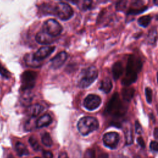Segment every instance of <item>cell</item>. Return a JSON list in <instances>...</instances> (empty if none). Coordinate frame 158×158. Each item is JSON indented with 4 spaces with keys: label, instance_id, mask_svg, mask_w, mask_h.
I'll list each match as a JSON object with an SVG mask.
<instances>
[{
    "label": "cell",
    "instance_id": "6da1fadb",
    "mask_svg": "<svg viewBox=\"0 0 158 158\" xmlns=\"http://www.w3.org/2000/svg\"><path fill=\"white\" fill-rule=\"evenodd\" d=\"M142 67V62L139 57L130 55L127 65L126 73L122 80L124 86H128L135 82L137 79V74Z\"/></svg>",
    "mask_w": 158,
    "mask_h": 158
},
{
    "label": "cell",
    "instance_id": "7a4b0ae2",
    "mask_svg": "<svg viewBox=\"0 0 158 158\" xmlns=\"http://www.w3.org/2000/svg\"><path fill=\"white\" fill-rule=\"evenodd\" d=\"M99 127L98 120L93 117H84L80 118L77 123V128L79 132L83 136L97 130Z\"/></svg>",
    "mask_w": 158,
    "mask_h": 158
},
{
    "label": "cell",
    "instance_id": "3957f363",
    "mask_svg": "<svg viewBox=\"0 0 158 158\" xmlns=\"http://www.w3.org/2000/svg\"><path fill=\"white\" fill-rule=\"evenodd\" d=\"M106 111L109 115L114 117H120L125 113L126 109L120 101L117 93H115L109 101Z\"/></svg>",
    "mask_w": 158,
    "mask_h": 158
},
{
    "label": "cell",
    "instance_id": "277c9868",
    "mask_svg": "<svg viewBox=\"0 0 158 158\" xmlns=\"http://www.w3.org/2000/svg\"><path fill=\"white\" fill-rule=\"evenodd\" d=\"M98 72L94 66H91L83 70L80 76L78 85L80 88H85L91 85L97 78Z\"/></svg>",
    "mask_w": 158,
    "mask_h": 158
},
{
    "label": "cell",
    "instance_id": "5b68a950",
    "mask_svg": "<svg viewBox=\"0 0 158 158\" xmlns=\"http://www.w3.org/2000/svg\"><path fill=\"white\" fill-rule=\"evenodd\" d=\"M37 73L34 71H25L22 75V89L23 91H28L32 89L36 82Z\"/></svg>",
    "mask_w": 158,
    "mask_h": 158
},
{
    "label": "cell",
    "instance_id": "8992f818",
    "mask_svg": "<svg viewBox=\"0 0 158 158\" xmlns=\"http://www.w3.org/2000/svg\"><path fill=\"white\" fill-rule=\"evenodd\" d=\"M55 14H56L60 19L62 20H67L72 17L73 10L68 4L59 2L55 7Z\"/></svg>",
    "mask_w": 158,
    "mask_h": 158
},
{
    "label": "cell",
    "instance_id": "52a82bcc",
    "mask_svg": "<svg viewBox=\"0 0 158 158\" xmlns=\"http://www.w3.org/2000/svg\"><path fill=\"white\" fill-rule=\"evenodd\" d=\"M43 30L51 36L56 37L61 33L62 27L57 20L54 19H49L44 22Z\"/></svg>",
    "mask_w": 158,
    "mask_h": 158
},
{
    "label": "cell",
    "instance_id": "ba28073f",
    "mask_svg": "<svg viewBox=\"0 0 158 158\" xmlns=\"http://www.w3.org/2000/svg\"><path fill=\"white\" fill-rule=\"evenodd\" d=\"M101 103V98L96 94H89L84 99L83 105L89 110H93L97 109Z\"/></svg>",
    "mask_w": 158,
    "mask_h": 158
},
{
    "label": "cell",
    "instance_id": "9c48e42d",
    "mask_svg": "<svg viewBox=\"0 0 158 158\" xmlns=\"http://www.w3.org/2000/svg\"><path fill=\"white\" fill-rule=\"evenodd\" d=\"M119 142V135L116 132H109L103 136V143L104 145L110 149H115Z\"/></svg>",
    "mask_w": 158,
    "mask_h": 158
},
{
    "label": "cell",
    "instance_id": "30bf717a",
    "mask_svg": "<svg viewBox=\"0 0 158 158\" xmlns=\"http://www.w3.org/2000/svg\"><path fill=\"white\" fill-rule=\"evenodd\" d=\"M54 49L55 46H43L40 48L34 54H33V57L36 61L40 62L48 57L54 52Z\"/></svg>",
    "mask_w": 158,
    "mask_h": 158
},
{
    "label": "cell",
    "instance_id": "8fae6325",
    "mask_svg": "<svg viewBox=\"0 0 158 158\" xmlns=\"http://www.w3.org/2000/svg\"><path fill=\"white\" fill-rule=\"evenodd\" d=\"M67 54L65 51L59 52L51 60V67L54 69L60 68L65 62Z\"/></svg>",
    "mask_w": 158,
    "mask_h": 158
},
{
    "label": "cell",
    "instance_id": "7c38bea8",
    "mask_svg": "<svg viewBox=\"0 0 158 158\" xmlns=\"http://www.w3.org/2000/svg\"><path fill=\"white\" fill-rule=\"evenodd\" d=\"M54 37L51 36L48 33L42 30L36 34L35 36V40L40 44H49L54 42Z\"/></svg>",
    "mask_w": 158,
    "mask_h": 158
},
{
    "label": "cell",
    "instance_id": "4fadbf2b",
    "mask_svg": "<svg viewBox=\"0 0 158 158\" xmlns=\"http://www.w3.org/2000/svg\"><path fill=\"white\" fill-rule=\"evenodd\" d=\"M43 110V107L38 104H35L29 106L27 109V114L31 117H36Z\"/></svg>",
    "mask_w": 158,
    "mask_h": 158
},
{
    "label": "cell",
    "instance_id": "5bb4252c",
    "mask_svg": "<svg viewBox=\"0 0 158 158\" xmlns=\"http://www.w3.org/2000/svg\"><path fill=\"white\" fill-rule=\"evenodd\" d=\"M52 122V118L49 114H46L40 117L36 121L37 128H42L49 125Z\"/></svg>",
    "mask_w": 158,
    "mask_h": 158
},
{
    "label": "cell",
    "instance_id": "9a60e30c",
    "mask_svg": "<svg viewBox=\"0 0 158 158\" xmlns=\"http://www.w3.org/2000/svg\"><path fill=\"white\" fill-rule=\"evenodd\" d=\"M123 67L120 61H117L112 66V74L115 80L118 79L123 73Z\"/></svg>",
    "mask_w": 158,
    "mask_h": 158
},
{
    "label": "cell",
    "instance_id": "2e32d148",
    "mask_svg": "<svg viewBox=\"0 0 158 158\" xmlns=\"http://www.w3.org/2000/svg\"><path fill=\"white\" fill-rule=\"evenodd\" d=\"M134 93H135L134 88L131 87H128V86L123 88L122 91V94L123 98L125 101H129L132 99V98L134 96Z\"/></svg>",
    "mask_w": 158,
    "mask_h": 158
},
{
    "label": "cell",
    "instance_id": "e0dca14e",
    "mask_svg": "<svg viewBox=\"0 0 158 158\" xmlns=\"http://www.w3.org/2000/svg\"><path fill=\"white\" fill-rule=\"evenodd\" d=\"M92 0H77L75 4L78 8L81 10H87L92 6Z\"/></svg>",
    "mask_w": 158,
    "mask_h": 158
},
{
    "label": "cell",
    "instance_id": "ac0fdd59",
    "mask_svg": "<svg viewBox=\"0 0 158 158\" xmlns=\"http://www.w3.org/2000/svg\"><path fill=\"white\" fill-rule=\"evenodd\" d=\"M112 88V83L110 79L108 78H106L101 81L99 89L103 92L106 93H108L110 91Z\"/></svg>",
    "mask_w": 158,
    "mask_h": 158
},
{
    "label": "cell",
    "instance_id": "d6986e66",
    "mask_svg": "<svg viewBox=\"0 0 158 158\" xmlns=\"http://www.w3.org/2000/svg\"><path fill=\"white\" fill-rule=\"evenodd\" d=\"M15 149L19 156H27L29 154V152L24 144L20 141H17L15 144Z\"/></svg>",
    "mask_w": 158,
    "mask_h": 158
},
{
    "label": "cell",
    "instance_id": "ffe728a7",
    "mask_svg": "<svg viewBox=\"0 0 158 158\" xmlns=\"http://www.w3.org/2000/svg\"><path fill=\"white\" fill-rule=\"evenodd\" d=\"M151 21V17L150 15H144L139 17L138 20V24L143 27H146L149 25Z\"/></svg>",
    "mask_w": 158,
    "mask_h": 158
},
{
    "label": "cell",
    "instance_id": "44dd1931",
    "mask_svg": "<svg viewBox=\"0 0 158 158\" xmlns=\"http://www.w3.org/2000/svg\"><path fill=\"white\" fill-rule=\"evenodd\" d=\"M41 141L43 144L48 147H50L52 145V138L48 133H44L41 136Z\"/></svg>",
    "mask_w": 158,
    "mask_h": 158
},
{
    "label": "cell",
    "instance_id": "7402d4cb",
    "mask_svg": "<svg viewBox=\"0 0 158 158\" xmlns=\"http://www.w3.org/2000/svg\"><path fill=\"white\" fill-rule=\"evenodd\" d=\"M128 5V0H120L116 4V9L118 11L125 10Z\"/></svg>",
    "mask_w": 158,
    "mask_h": 158
},
{
    "label": "cell",
    "instance_id": "603a6c76",
    "mask_svg": "<svg viewBox=\"0 0 158 158\" xmlns=\"http://www.w3.org/2000/svg\"><path fill=\"white\" fill-rule=\"evenodd\" d=\"M25 62L27 65L33 67H38L40 65V62H37L35 60H34L33 57V55L31 56H30L29 55L27 56V57L25 59Z\"/></svg>",
    "mask_w": 158,
    "mask_h": 158
},
{
    "label": "cell",
    "instance_id": "cb8c5ba5",
    "mask_svg": "<svg viewBox=\"0 0 158 158\" xmlns=\"http://www.w3.org/2000/svg\"><path fill=\"white\" fill-rule=\"evenodd\" d=\"M29 143L30 144L31 146L33 148V149L35 151H38L40 148V146L38 143V141H37V139H36L35 137L31 136L30 137L29 139H28Z\"/></svg>",
    "mask_w": 158,
    "mask_h": 158
},
{
    "label": "cell",
    "instance_id": "d4e9b609",
    "mask_svg": "<svg viewBox=\"0 0 158 158\" xmlns=\"http://www.w3.org/2000/svg\"><path fill=\"white\" fill-rule=\"evenodd\" d=\"M35 117H31V118L26 122L25 127L27 130H31V129L33 128V127H35V126L36 127V121L37 120H35Z\"/></svg>",
    "mask_w": 158,
    "mask_h": 158
},
{
    "label": "cell",
    "instance_id": "484cf974",
    "mask_svg": "<svg viewBox=\"0 0 158 158\" xmlns=\"http://www.w3.org/2000/svg\"><path fill=\"white\" fill-rule=\"evenodd\" d=\"M157 37V31L156 30L152 29L148 36V40L149 43H154Z\"/></svg>",
    "mask_w": 158,
    "mask_h": 158
},
{
    "label": "cell",
    "instance_id": "4316f807",
    "mask_svg": "<svg viewBox=\"0 0 158 158\" xmlns=\"http://www.w3.org/2000/svg\"><path fill=\"white\" fill-rule=\"evenodd\" d=\"M0 74L6 78H9L11 76L10 73L1 64H0Z\"/></svg>",
    "mask_w": 158,
    "mask_h": 158
},
{
    "label": "cell",
    "instance_id": "83f0119b",
    "mask_svg": "<svg viewBox=\"0 0 158 158\" xmlns=\"http://www.w3.org/2000/svg\"><path fill=\"white\" fill-rule=\"evenodd\" d=\"M145 94L147 102L151 103L152 101V90L150 88H146L145 89Z\"/></svg>",
    "mask_w": 158,
    "mask_h": 158
},
{
    "label": "cell",
    "instance_id": "f1b7e54d",
    "mask_svg": "<svg viewBox=\"0 0 158 158\" xmlns=\"http://www.w3.org/2000/svg\"><path fill=\"white\" fill-rule=\"evenodd\" d=\"M84 158H95V152L93 149H88L84 156Z\"/></svg>",
    "mask_w": 158,
    "mask_h": 158
},
{
    "label": "cell",
    "instance_id": "f546056e",
    "mask_svg": "<svg viewBox=\"0 0 158 158\" xmlns=\"http://www.w3.org/2000/svg\"><path fill=\"white\" fill-rule=\"evenodd\" d=\"M126 139H127V144H130L133 142V136L131 135V132L130 130H127V133L126 134Z\"/></svg>",
    "mask_w": 158,
    "mask_h": 158
},
{
    "label": "cell",
    "instance_id": "4dcf8cb0",
    "mask_svg": "<svg viewBox=\"0 0 158 158\" xmlns=\"http://www.w3.org/2000/svg\"><path fill=\"white\" fill-rule=\"evenodd\" d=\"M150 149L153 151H158V142L152 141L150 143Z\"/></svg>",
    "mask_w": 158,
    "mask_h": 158
},
{
    "label": "cell",
    "instance_id": "1f68e13d",
    "mask_svg": "<svg viewBox=\"0 0 158 158\" xmlns=\"http://www.w3.org/2000/svg\"><path fill=\"white\" fill-rule=\"evenodd\" d=\"M135 130H136V132L138 134H140L142 133V127L138 121H136L135 122Z\"/></svg>",
    "mask_w": 158,
    "mask_h": 158
},
{
    "label": "cell",
    "instance_id": "d6a6232c",
    "mask_svg": "<svg viewBox=\"0 0 158 158\" xmlns=\"http://www.w3.org/2000/svg\"><path fill=\"white\" fill-rule=\"evenodd\" d=\"M44 158H53V154L51 151H44L43 152Z\"/></svg>",
    "mask_w": 158,
    "mask_h": 158
},
{
    "label": "cell",
    "instance_id": "836d02e7",
    "mask_svg": "<svg viewBox=\"0 0 158 158\" xmlns=\"http://www.w3.org/2000/svg\"><path fill=\"white\" fill-rule=\"evenodd\" d=\"M137 142L139 144V145L141 147V148H144L145 147V144H144V140L143 139L141 138V137H138L137 138Z\"/></svg>",
    "mask_w": 158,
    "mask_h": 158
},
{
    "label": "cell",
    "instance_id": "e575fe53",
    "mask_svg": "<svg viewBox=\"0 0 158 158\" xmlns=\"http://www.w3.org/2000/svg\"><path fill=\"white\" fill-rule=\"evenodd\" d=\"M58 158H69V156L65 152H61L59 153Z\"/></svg>",
    "mask_w": 158,
    "mask_h": 158
},
{
    "label": "cell",
    "instance_id": "d590c367",
    "mask_svg": "<svg viewBox=\"0 0 158 158\" xmlns=\"http://www.w3.org/2000/svg\"><path fill=\"white\" fill-rule=\"evenodd\" d=\"M154 137L158 140V127H157V128H156L154 129Z\"/></svg>",
    "mask_w": 158,
    "mask_h": 158
},
{
    "label": "cell",
    "instance_id": "8d00e7d4",
    "mask_svg": "<svg viewBox=\"0 0 158 158\" xmlns=\"http://www.w3.org/2000/svg\"><path fill=\"white\" fill-rule=\"evenodd\" d=\"M98 158H109L107 154L106 153H102L99 156Z\"/></svg>",
    "mask_w": 158,
    "mask_h": 158
},
{
    "label": "cell",
    "instance_id": "74e56055",
    "mask_svg": "<svg viewBox=\"0 0 158 158\" xmlns=\"http://www.w3.org/2000/svg\"><path fill=\"white\" fill-rule=\"evenodd\" d=\"M67 1H69V2H72V3H73V4H75L77 0H67Z\"/></svg>",
    "mask_w": 158,
    "mask_h": 158
},
{
    "label": "cell",
    "instance_id": "f35d334b",
    "mask_svg": "<svg viewBox=\"0 0 158 158\" xmlns=\"http://www.w3.org/2000/svg\"><path fill=\"white\" fill-rule=\"evenodd\" d=\"M116 158H128V157L126 156H118Z\"/></svg>",
    "mask_w": 158,
    "mask_h": 158
},
{
    "label": "cell",
    "instance_id": "ab89813d",
    "mask_svg": "<svg viewBox=\"0 0 158 158\" xmlns=\"http://www.w3.org/2000/svg\"><path fill=\"white\" fill-rule=\"evenodd\" d=\"M154 3L156 6H158V0H154Z\"/></svg>",
    "mask_w": 158,
    "mask_h": 158
},
{
    "label": "cell",
    "instance_id": "60d3db41",
    "mask_svg": "<svg viewBox=\"0 0 158 158\" xmlns=\"http://www.w3.org/2000/svg\"><path fill=\"white\" fill-rule=\"evenodd\" d=\"M7 158H15L13 156H12L11 154H9L7 157Z\"/></svg>",
    "mask_w": 158,
    "mask_h": 158
},
{
    "label": "cell",
    "instance_id": "b9f144b4",
    "mask_svg": "<svg viewBox=\"0 0 158 158\" xmlns=\"http://www.w3.org/2000/svg\"><path fill=\"white\" fill-rule=\"evenodd\" d=\"M157 83H158V73H157Z\"/></svg>",
    "mask_w": 158,
    "mask_h": 158
},
{
    "label": "cell",
    "instance_id": "7bdbcfd3",
    "mask_svg": "<svg viewBox=\"0 0 158 158\" xmlns=\"http://www.w3.org/2000/svg\"><path fill=\"white\" fill-rule=\"evenodd\" d=\"M35 158H40V157H35Z\"/></svg>",
    "mask_w": 158,
    "mask_h": 158
}]
</instances>
